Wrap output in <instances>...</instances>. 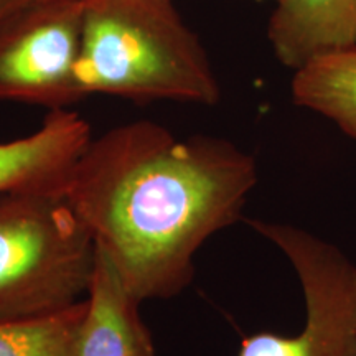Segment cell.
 I'll use <instances>...</instances> for the list:
<instances>
[{
    "mask_svg": "<svg viewBox=\"0 0 356 356\" xmlns=\"http://www.w3.org/2000/svg\"><path fill=\"white\" fill-rule=\"evenodd\" d=\"M292 99L330 119L356 144V47L318 56L297 70Z\"/></svg>",
    "mask_w": 356,
    "mask_h": 356,
    "instance_id": "9",
    "label": "cell"
},
{
    "mask_svg": "<svg viewBox=\"0 0 356 356\" xmlns=\"http://www.w3.org/2000/svg\"><path fill=\"white\" fill-rule=\"evenodd\" d=\"M78 78L84 97L204 106L221 97L207 51L173 0H86Z\"/></svg>",
    "mask_w": 356,
    "mask_h": 356,
    "instance_id": "2",
    "label": "cell"
},
{
    "mask_svg": "<svg viewBox=\"0 0 356 356\" xmlns=\"http://www.w3.org/2000/svg\"><path fill=\"white\" fill-rule=\"evenodd\" d=\"M38 2H43V0H0V29L13 17L24 12L25 8L32 7Z\"/></svg>",
    "mask_w": 356,
    "mask_h": 356,
    "instance_id": "11",
    "label": "cell"
},
{
    "mask_svg": "<svg viewBox=\"0 0 356 356\" xmlns=\"http://www.w3.org/2000/svg\"><path fill=\"white\" fill-rule=\"evenodd\" d=\"M140 304L97 252L78 356H155L152 333L142 318Z\"/></svg>",
    "mask_w": 356,
    "mask_h": 356,
    "instance_id": "8",
    "label": "cell"
},
{
    "mask_svg": "<svg viewBox=\"0 0 356 356\" xmlns=\"http://www.w3.org/2000/svg\"><path fill=\"white\" fill-rule=\"evenodd\" d=\"M96 267L95 239L63 191L0 193V320L71 309Z\"/></svg>",
    "mask_w": 356,
    "mask_h": 356,
    "instance_id": "3",
    "label": "cell"
},
{
    "mask_svg": "<svg viewBox=\"0 0 356 356\" xmlns=\"http://www.w3.org/2000/svg\"><path fill=\"white\" fill-rule=\"evenodd\" d=\"M256 184L254 157L231 142L134 121L92 137L63 193L122 286L145 302L190 286L198 251L241 220Z\"/></svg>",
    "mask_w": 356,
    "mask_h": 356,
    "instance_id": "1",
    "label": "cell"
},
{
    "mask_svg": "<svg viewBox=\"0 0 356 356\" xmlns=\"http://www.w3.org/2000/svg\"><path fill=\"white\" fill-rule=\"evenodd\" d=\"M267 35L275 58L297 71L356 47V0H275Z\"/></svg>",
    "mask_w": 356,
    "mask_h": 356,
    "instance_id": "7",
    "label": "cell"
},
{
    "mask_svg": "<svg viewBox=\"0 0 356 356\" xmlns=\"http://www.w3.org/2000/svg\"><path fill=\"white\" fill-rule=\"evenodd\" d=\"M246 222L292 264L304 292L305 322L297 335L244 337L238 356H356V266L350 257L297 226Z\"/></svg>",
    "mask_w": 356,
    "mask_h": 356,
    "instance_id": "4",
    "label": "cell"
},
{
    "mask_svg": "<svg viewBox=\"0 0 356 356\" xmlns=\"http://www.w3.org/2000/svg\"><path fill=\"white\" fill-rule=\"evenodd\" d=\"M91 139V126L78 113L68 108L50 111L35 132L0 142V193L65 191Z\"/></svg>",
    "mask_w": 356,
    "mask_h": 356,
    "instance_id": "6",
    "label": "cell"
},
{
    "mask_svg": "<svg viewBox=\"0 0 356 356\" xmlns=\"http://www.w3.org/2000/svg\"><path fill=\"white\" fill-rule=\"evenodd\" d=\"M86 299L53 315L0 320V356H78Z\"/></svg>",
    "mask_w": 356,
    "mask_h": 356,
    "instance_id": "10",
    "label": "cell"
},
{
    "mask_svg": "<svg viewBox=\"0 0 356 356\" xmlns=\"http://www.w3.org/2000/svg\"><path fill=\"white\" fill-rule=\"evenodd\" d=\"M86 0H43L0 29V101L65 109L83 99L78 65Z\"/></svg>",
    "mask_w": 356,
    "mask_h": 356,
    "instance_id": "5",
    "label": "cell"
}]
</instances>
